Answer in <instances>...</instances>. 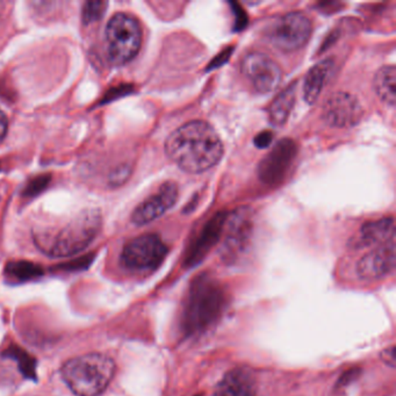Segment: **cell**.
Returning <instances> with one entry per match:
<instances>
[{
  "mask_svg": "<svg viewBox=\"0 0 396 396\" xmlns=\"http://www.w3.org/2000/svg\"><path fill=\"white\" fill-rule=\"evenodd\" d=\"M166 155L182 171L192 175L214 167L224 156V143L207 122L189 121L173 131L165 143Z\"/></svg>",
  "mask_w": 396,
  "mask_h": 396,
  "instance_id": "6da1fadb",
  "label": "cell"
},
{
  "mask_svg": "<svg viewBox=\"0 0 396 396\" xmlns=\"http://www.w3.org/2000/svg\"><path fill=\"white\" fill-rule=\"evenodd\" d=\"M101 228V215L97 209L80 211L58 228L36 230L34 242L50 257H69L87 249Z\"/></svg>",
  "mask_w": 396,
  "mask_h": 396,
  "instance_id": "7a4b0ae2",
  "label": "cell"
},
{
  "mask_svg": "<svg viewBox=\"0 0 396 396\" xmlns=\"http://www.w3.org/2000/svg\"><path fill=\"white\" fill-rule=\"evenodd\" d=\"M226 306V293L209 275H199L192 281L182 312V330L186 335H199L209 329Z\"/></svg>",
  "mask_w": 396,
  "mask_h": 396,
  "instance_id": "3957f363",
  "label": "cell"
},
{
  "mask_svg": "<svg viewBox=\"0 0 396 396\" xmlns=\"http://www.w3.org/2000/svg\"><path fill=\"white\" fill-rule=\"evenodd\" d=\"M114 372V361L102 353L72 358L62 368L64 381L78 396L100 395L112 381Z\"/></svg>",
  "mask_w": 396,
  "mask_h": 396,
  "instance_id": "277c9868",
  "label": "cell"
},
{
  "mask_svg": "<svg viewBox=\"0 0 396 396\" xmlns=\"http://www.w3.org/2000/svg\"><path fill=\"white\" fill-rule=\"evenodd\" d=\"M109 60L123 65L138 55L142 45V29L135 16L119 12L109 19L105 31Z\"/></svg>",
  "mask_w": 396,
  "mask_h": 396,
  "instance_id": "5b68a950",
  "label": "cell"
},
{
  "mask_svg": "<svg viewBox=\"0 0 396 396\" xmlns=\"http://www.w3.org/2000/svg\"><path fill=\"white\" fill-rule=\"evenodd\" d=\"M312 23L304 13L292 12L275 18L266 28V38L275 48L294 51L302 48L312 35Z\"/></svg>",
  "mask_w": 396,
  "mask_h": 396,
  "instance_id": "8992f818",
  "label": "cell"
},
{
  "mask_svg": "<svg viewBox=\"0 0 396 396\" xmlns=\"http://www.w3.org/2000/svg\"><path fill=\"white\" fill-rule=\"evenodd\" d=\"M166 253L167 248L158 235L145 233L126 244L121 262L133 271H153L163 263Z\"/></svg>",
  "mask_w": 396,
  "mask_h": 396,
  "instance_id": "52a82bcc",
  "label": "cell"
},
{
  "mask_svg": "<svg viewBox=\"0 0 396 396\" xmlns=\"http://www.w3.org/2000/svg\"><path fill=\"white\" fill-rule=\"evenodd\" d=\"M241 72L251 84L255 92L270 93L278 87L281 82L280 67L270 56L253 51L246 54L241 62Z\"/></svg>",
  "mask_w": 396,
  "mask_h": 396,
  "instance_id": "ba28073f",
  "label": "cell"
},
{
  "mask_svg": "<svg viewBox=\"0 0 396 396\" xmlns=\"http://www.w3.org/2000/svg\"><path fill=\"white\" fill-rule=\"evenodd\" d=\"M297 148L294 141L284 138L264 157L258 167V176L264 184L277 185L287 176L291 170Z\"/></svg>",
  "mask_w": 396,
  "mask_h": 396,
  "instance_id": "9c48e42d",
  "label": "cell"
},
{
  "mask_svg": "<svg viewBox=\"0 0 396 396\" xmlns=\"http://www.w3.org/2000/svg\"><path fill=\"white\" fill-rule=\"evenodd\" d=\"M364 114L361 102L351 93L337 92L328 98L323 106L322 118L335 128H348L357 125Z\"/></svg>",
  "mask_w": 396,
  "mask_h": 396,
  "instance_id": "30bf717a",
  "label": "cell"
},
{
  "mask_svg": "<svg viewBox=\"0 0 396 396\" xmlns=\"http://www.w3.org/2000/svg\"><path fill=\"white\" fill-rule=\"evenodd\" d=\"M178 200V187L172 182H164L156 193L141 202L131 214V221L136 226H144L157 220L173 207Z\"/></svg>",
  "mask_w": 396,
  "mask_h": 396,
  "instance_id": "8fae6325",
  "label": "cell"
},
{
  "mask_svg": "<svg viewBox=\"0 0 396 396\" xmlns=\"http://www.w3.org/2000/svg\"><path fill=\"white\" fill-rule=\"evenodd\" d=\"M395 263V242L390 241L366 253L359 260L357 265L358 275L366 280L383 278L393 271Z\"/></svg>",
  "mask_w": 396,
  "mask_h": 396,
  "instance_id": "7c38bea8",
  "label": "cell"
},
{
  "mask_svg": "<svg viewBox=\"0 0 396 396\" xmlns=\"http://www.w3.org/2000/svg\"><path fill=\"white\" fill-rule=\"evenodd\" d=\"M226 222H227V215L224 213H219L211 221H208L207 224L202 228V233H199V236L187 250L185 262H184L185 266L193 268L202 262L211 251V248L220 240Z\"/></svg>",
  "mask_w": 396,
  "mask_h": 396,
  "instance_id": "4fadbf2b",
  "label": "cell"
},
{
  "mask_svg": "<svg viewBox=\"0 0 396 396\" xmlns=\"http://www.w3.org/2000/svg\"><path fill=\"white\" fill-rule=\"evenodd\" d=\"M251 237V220L248 211H237L228 221V233L224 241V258L233 260L243 253Z\"/></svg>",
  "mask_w": 396,
  "mask_h": 396,
  "instance_id": "5bb4252c",
  "label": "cell"
},
{
  "mask_svg": "<svg viewBox=\"0 0 396 396\" xmlns=\"http://www.w3.org/2000/svg\"><path fill=\"white\" fill-rule=\"evenodd\" d=\"M255 393L253 374L248 368H235L217 383L214 396H255Z\"/></svg>",
  "mask_w": 396,
  "mask_h": 396,
  "instance_id": "9a60e30c",
  "label": "cell"
},
{
  "mask_svg": "<svg viewBox=\"0 0 396 396\" xmlns=\"http://www.w3.org/2000/svg\"><path fill=\"white\" fill-rule=\"evenodd\" d=\"M334 67H335L334 61L324 60V61L319 62L317 65H314L308 71V74L304 78V100L309 105H313L319 99V94L331 77Z\"/></svg>",
  "mask_w": 396,
  "mask_h": 396,
  "instance_id": "2e32d148",
  "label": "cell"
},
{
  "mask_svg": "<svg viewBox=\"0 0 396 396\" xmlns=\"http://www.w3.org/2000/svg\"><path fill=\"white\" fill-rule=\"evenodd\" d=\"M395 224L392 217L368 222L361 228L358 236V246H383L394 241Z\"/></svg>",
  "mask_w": 396,
  "mask_h": 396,
  "instance_id": "e0dca14e",
  "label": "cell"
},
{
  "mask_svg": "<svg viewBox=\"0 0 396 396\" xmlns=\"http://www.w3.org/2000/svg\"><path fill=\"white\" fill-rule=\"evenodd\" d=\"M295 91H297V85L295 83H292L282 92L279 93L278 96L275 97V99L272 101L268 109V118L272 125L279 127L287 121L288 116L294 107V101L297 96Z\"/></svg>",
  "mask_w": 396,
  "mask_h": 396,
  "instance_id": "ac0fdd59",
  "label": "cell"
},
{
  "mask_svg": "<svg viewBox=\"0 0 396 396\" xmlns=\"http://www.w3.org/2000/svg\"><path fill=\"white\" fill-rule=\"evenodd\" d=\"M396 69L394 65H385L374 76L373 87L381 101L393 107L396 101Z\"/></svg>",
  "mask_w": 396,
  "mask_h": 396,
  "instance_id": "d6986e66",
  "label": "cell"
},
{
  "mask_svg": "<svg viewBox=\"0 0 396 396\" xmlns=\"http://www.w3.org/2000/svg\"><path fill=\"white\" fill-rule=\"evenodd\" d=\"M5 275L10 280L16 282L33 280L43 275L41 266L27 260H13L7 263Z\"/></svg>",
  "mask_w": 396,
  "mask_h": 396,
  "instance_id": "ffe728a7",
  "label": "cell"
},
{
  "mask_svg": "<svg viewBox=\"0 0 396 396\" xmlns=\"http://www.w3.org/2000/svg\"><path fill=\"white\" fill-rule=\"evenodd\" d=\"M5 357L12 358L19 365L21 373L28 379H36V361L28 352L16 345H10L4 352Z\"/></svg>",
  "mask_w": 396,
  "mask_h": 396,
  "instance_id": "44dd1931",
  "label": "cell"
},
{
  "mask_svg": "<svg viewBox=\"0 0 396 396\" xmlns=\"http://www.w3.org/2000/svg\"><path fill=\"white\" fill-rule=\"evenodd\" d=\"M109 4L105 1H87L84 4L82 18L85 25L94 23L101 19V16L105 14L106 9Z\"/></svg>",
  "mask_w": 396,
  "mask_h": 396,
  "instance_id": "7402d4cb",
  "label": "cell"
},
{
  "mask_svg": "<svg viewBox=\"0 0 396 396\" xmlns=\"http://www.w3.org/2000/svg\"><path fill=\"white\" fill-rule=\"evenodd\" d=\"M49 182H50L49 175H42V176H38L36 178L32 179L26 187L23 194L26 197H35L36 194L41 193L48 186Z\"/></svg>",
  "mask_w": 396,
  "mask_h": 396,
  "instance_id": "603a6c76",
  "label": "cell"
},
{
  "mask_svg": "<svg viewBox=\"0 0 396 396\" xmlns=\"http://www.w3.org/2000/svg\"><path fill=\"white\" fill-rule=\"evenodd\" d=\"M129 173H131L129 166H120V167L115 170L114 173H113L112 177H111L112 184H114V185L123 184V182L127 180L128 177H129Z\"/></svg>",
  "mask_w": 396,
  "mask_h": 396,
  "instance_id": "cb8c5ba5",
  "label": "cell"
},
{
  "mask_svg": "<svg viewBox=\"0 0 396 396\" xmlns=\"http://www.w3.org/2000/svg\"><path fill=\"white\" fill-rule=\"evenodd\" d=\"M359 374H361V370H358V368H353V370L345 372L342 377H341V379H339L337 387H339V388H345V387H348L350 383H353V381L359 377Z\"/></svg>",
  "mask_w": 396,
  "mask_h": 396,
  "instance_id": "d4e9b609",
  "label": "cell"
},
{
  "mask_svg": "<svg viewBox=\"0 0 396 396\" xmlns=\"http://www.w3.org/2000/svg\"><path fill=\"white\" fill-rule=\"evenodd\" d=\"M381 359H383L385 364L388 365L390 368H395L396 364V348L395 346H390V348H385L383 353H381Z\"/></svg>",
  "mask_w": 396,
  "mask_h": 396,
  "instance_id": "484cf974",
  "label": "cell"
},
{
  "mask_svg": "<svg viewBox=\"0 0 396 396\" xmlns=\"http://www.w3.org/2000/svg\"><path fill=\"white\" fill-rule=\"evenodd\" d=\"M273 140V134L270 131H263L258 136H255V144L258 148H268Z\"/></svg>",
  "mask_w": 396,
  "mask_h": 396,
  "instance_id": "4316f807",
  "label": "cell"
},
{
  "mask_svg": "<svg viewBox=\"0 0 396 396\" xmlns=\"http://www.w3.org/2000/svg\"><path fill=\"white\" fill-rule=\"evenodd\" d=\"M7 131H9V119L0 109V140H3L6 136Z\"/></svg>",
  "mask_w": 396,
  "mask_h": 396,
  "instance_id": "83f0119b",
  "label": "cell"
},
{
  "mask_svg": "<svg viewBox=\"0 0 396 396\" xmlns=\"http://www.w3.org/2000/svg\"><path fill=\"white\" fill-rule=\"evenodd\" d=\"M195 396H200V395H195Z\"/></svg>",
  "mask_w": 396,
  "mask_h": 396,
  "instance_id": "f1b7e54d",
  "label": "cell"
}]
</instances>
